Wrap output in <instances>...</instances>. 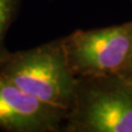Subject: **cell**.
Segmentation results:
<instances>
[{
    "mask_svg": "<svg viewBox=\"0 0 132 132\" xmlns=\"http://www.w3.org/2000/svg\"><path fill=\"white\" fill-rule=\"evenodd\" d=\"M0 78L65 111L73 104L77 82L66 59L62 38L28 50H7L0 59Z\"/></svg>",
    "mask_w": 132,
    "mask_h": 132,
    "instance_id": "6da1fadb",
    "label": "cell"
},
{
    "mask_svg": "<svg viewBox=\"0 0 132 132\" xmlns=\"http://www.w3.org/2000/svg\"><path fill=\"white\" fill-rule=\"evenodd\" d=\"M65 132H132V81L120 75L77 78Z\"/></svg>",
    "mask_w": 132,
    "mask_h": 132,
    "instance_id": "7a4b0ae2",
    "label": "cell"
},
{
    "mask_svg": "<svg viewBox=\"0 0 132 132\" xmlns=\"http://www.w3.org/2000/svg\"><path fill=\"white\" fill-rule=\"evenodd\" d=\"M62 42L77 78L120 75L132 51V21L76 30L62 38Z\"/></svg>",
    "mask_w": 132,
    "mask_h": 132,
    "instance_id": "3957f363",
    "label": "cell"
},
{
    "mask_svg": "<svg viewBox=\"0 0 132 132\" xmlns=\"http://www.w3.org/2000/svg\"><path fill=\"white\" fill-rule=\"evenodd\" d=\"M67 111L27 94L0 78V130L6 132L63 131Z\"/></svg>",
    "mask_w": 132,
    "mask_h": 132,
    "instance_id": "277c9868",
    "label": "cell"
},
{
    "mask_svg": "<svg viewBox=\"0 0 132 132\" xmlns=\"http://www.w3.org/2000/svg\"><path fill=\"white\" fill-rule=\"evenodd\" d=\"M22 0H0V59L8 48L5 41L12 23L18 16Z\"/></svg>",
    "mask_w": 132,
    "mask_h": 132,
    "instance_id": "5b68a950",
    "label": "cell"
},
{
    "mask_svg": "<svg viewBox=\"0 0 132 132\" xmlns=\"http://www.w3.org/2000/svg\"><path fill=\"white\" fill-rule=\"evenodd\" d=\"M120 76L125 77L126 79L128 80H131L132 81V51H131V54L129 57V61L126 65V67L123 68V71L120 73Z\"/></svg>",
    "mask_w": 132,
    "mask_h": 132,
    "instance_id": "8992f818",
    "label": "cell"
}]
</instances>
